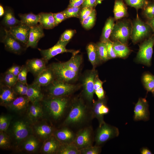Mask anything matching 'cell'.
<instances>
[{"instance_id":"obj_1","label":"cell","mask_w":154,"mask_h":154,"mask_svg":"<svg viewBox=\"0 0 154 154\" xmlns=\"http://www.w3.org/2000/svg\"><path fill=\"white\" fill-rule=\"evenodd\" d=\"M48 115L53 119H60L71 103L68 96H47L41 101Z\"/></svg>"},{"instance_id":"obj_2","label":"cell","mask_w":154,"mask_h":154,"mask_svg":"<svg viewBox=\"0 0 154 154\" xmlns=\"http://www.w3.org/2000/svg\"><path fill=\"white\" fill-rule=\"evenodd\" d=\"M70 107L64 124L67 126L76 125L84 123L88 116V109L82 99L78 98L74 99Z\"/></svg>"},{"instance_id":"obj_3","label":"cell","mask_w":154,"mask_h":154,"mask_svg":"<svg viewBox=\"0 0 154 154\" xmlns=\"http://www.w3.org/2000/svg\"><path fill=\"white\" fill-rule=\"evenodd\" d=\"M48 96H68L79 88V86L55 80L45 87Z\"/></svg>"},{"instance_id":"obj_4","label":"cell","mask_w":154,"mask_h":154,"mask_svg":"<svg viewBox=\"0 0 154 154\" xmlns=\"http://www.w3.org/2000/svg\"><path fill=\"white\" fill-rule=\"evenodd\" d=\"M0 41L3 44L7 50L15 54H20L27 48L17 40L8 29L2 27L0 29Z\"/></svg>"},{"instance_id":"obj_5","label":"cell","mask_w":154,"mask_h":154,"mask_svg":"<svg viewBox=\"0 0 154 154\" xmlns=\"http://www.w3.org/2000/svg\"><path fill=\"white\" fill-rule=\"evenodd\" d=\"M47 66L52 71L56 80L70 83L77 78L78 73L66 66L63 62H54Z\"/></svg>"},{"instance_id":"obj_6","label":"cell","mask_w":154,"mask_h":154,"mask_svg":"<svg viewBox=\"0 0 154 154\" xmlns=\"http://www.w3.org/2000/svg\"><path fill=\"white\" fill-rule=\"evenodd\" d=\"M132 26L129 22L120 21L115 24L110 37L114 41L126 44L130 37Z\"/></svg>"},{"instance_id":"obj_7","label":"cell","mask_w":154,"mask_h":154,"mask_svg":"<svg viewBox=\"0 0 154 154\" xmlns=\"http://www.w3.org/2000/svg\"><path fill=\"white\" fill-rule=\"evenodd\" d=\"M118 129L105 122L98 128L94 137L96 145H99L109 139L117 137L119 134Z\"/></svg>"},{"instance_id":"obj_8","label":"cell","mask_w":154,"mask_h":154,"mask_svg":"<svg viewBox=\"0 0 154 154\" xmlns=\"http://www.w3.org/2000/svg\"><path fill=\"white\" fill-rule=\"evenodd\" d=\"M154 44V35H153L140 46L137 56L138 61L148 66L151 65Z\"/></svg>"},{"instance_id":"obj_9","label":"cell","mask_w":154,"mask_h":154,"mask_svg":"<svg viewBox=\"0 0 154 154\" xmlns=\"http://www.w3.org/2000/svg\"><path fill=\"white\" fill-rule=\"evenodd\" d=\"M69 41L62 42L59 40L53 46L48 49H41L38 48L42 58L47 62L52 58L57 55L65 52H70L72 54H78V50L68 49L66 46Z\"/></svg>"},{"instance_id":"obj_10","label":"cell","mask_w":154,"mask_h":154,"mask_svg":"<svg viewBox=\"0 0 154 154\" xmlns=\"http://www.w3.org/2000/svg\"><path fill=\"white\" fill-rule=\"evenodd\" d=\"M97 74L95 69H92L86 72L82 78L83 95L86 100L90 104L93 101L94 93V81Z\"/></svg>"},{"instance_id":"obj_11","label":"cell","mask_w":154,"mask_h":154,"mask_svg":"<svg viewBox=\"0 0 154 154\" xmlns=\"http://www.w3.org/2000/svg\"><path fill=\"white\" fill-rule=\"evenodd\" d=\"M94 139L92 128L87 127L77 132L72 143L80 150L92 146Z\"/></svg>"},{"instance_id":"obj_12","label":"cell","mask_w":154,"mask_h":154,"mask_svg":"<svg viewBox=\"0 0 154 154\" xmlns=\"http://www.w3.org/2000/svg\"><path fill=\"white\" fill-rule=\"evenodd\" d=\"M150 27L146 24L137 16L132 25L131 38L136 43L147 36L150 31Z\"/></svg>"},{"instance_id":"obj_13","label":"cell","mask_w":154,"mask_h":154,"mask_svg":"<svg viewBox=\"0 0 154 154\" xmlns=\"http://www.w3.org/2000/svg\"><path fill=\"white\" fill-rule=\"evenodd\" d=\"M109 112V109L106 105L105 98L98 99L93 103L91 110L92 116L97 119L99 126H100L105 122L104 120V115L108 114Z\"/></svg>"},{"instance_id":"obj_14","label":"cell","mask_w":154,"mask_h":154,"mask_svg":"<svg viewBox=\"0 0 154 154\" xmlns=\"http://www.w3.org/2000/svg\"><path fill=\"white\" fill-rule=\"evenodd\" d=\"M30 27L21 23L8 30L14 37L27 48Z\"/></svg>"},{"instance_id":"obj_15","label":"cell","mask_w":154,"mask_h":154,"mask_svg":"<svg viewBox=\"0 0 154 154\" xmlns=\"http://www.w3.org/2000/svg\"><path fill=\"white\" fill-rule=\"evenodd\" d=\"M12 131L15 140L20 142L23 141L30 136L31 129L26 122L20 120L14 123Z\"/></svg>"},{"instance_id":"obj_16","label":"cell","mask_w":154,"mask_h":154,"mask_svg":"<svg viewBox=\"0 0 154 154\" xmlns=\"http://www.w3.org/2000/svg\"><path fill=\"white\" fill-rule=\"evenodd\" d=\"M149 116L148 105L146 100L145 98H139L134 108V119L147 120Z\"/></svg>"},{"instance_id":"obj_17","label":"cell","mask_w":154,"mask_h":154,"mask_svg":"<svg viewBox=\"0 0 154 154\" xmlns=\"http://www.w3.org/2000/svg\"><path fill=\"white\" fill-rule=\"evenodd\" d=\"M47 63L42 58H34L27 60L25 65L29 72L31 73L35 77L47 68Z\"/></svg>"},{"instance_id":"obj_18","label":"cell","mask_w":154,"mask_h":154,"mask_svg":"<svg viewBox=\"0 0 154 154\" xmlns=\"http://www.w3.org/2000/svg\"><path fill=\"white\" fill-rule=\"evenodd\" d=\"M30 27L29 38L27 48L30 47L35 48L37 46L39 40L44 36V29L39 24Z\"/></svg>"},{"instance_id":"obj_19","label":"cell","mask_w":154,"mask_h":154,"mask_svg":"<svg viewBox=\"0 0 154 154\" xmlns=\"http://www.w3.org/2000/svg\"><path fill=\"white\" fill-rule=\"evenodd\" d=\"M55 80V76L52 71L47 66L45 69L35 77L33 82L41 87H45Z\"/></svg>"},{"instance_id":"obj_20","label":"cell","mask_w":154,"mask_h":154,"mask_svg":"<svg viewBox=\"0 0 154 154\" xmlns=\"http://www.w3.org/2000/svg\"><path fill=\"white\" fill-rule=\"evenodd\" d=\"M41 87L33 82L28 84L26 96L31 103L41 102L44 97Z\"/></svg>"},{"instance_id":"obj_21","label":"cell","mask_w":154,"mask_h":154,"mask_svg":"<svg viewBox=\"0 0 154 154\" xmlns=\"http://www.w3.org/2000/svg\"><path fill=\"white\" fill-rule=\"evenodd\" d=\"M41 103L40 102L31 103L28 106L27 116L31 122H35L42 117L43 113Z\"/></svg>"},{"instance_id":"obj_22","label":"cell","mask_w":154,"mask_h":154,"mask_svg":"<svg viewBox=\"0 0 154 154\" xmlns=\"http://www.w3.org/2000/svg\"><path fill=\"white\" fill-rule=\"evenodd\" d=\"M1 105L7 106L17 97L12 88L0 85Z\"/></svg>"},{"instance_id":"obj_23","label":"cell","mask_w":154,"mask_h":154,"mask_svg":"<svg viewBox=\"0 0 154 154\" xmlns=\"http://www.w3.org/2000/svg\"><path fill=\"white\" fill-rule=\"evenodd\" d=\"M21 23V20L16 18L12 10L8 7L5 9L3 18L1 21L3 27L8 30Z\"/></svg>"},{"instance_id":"obj_24","label":"cell","mask_w":154,"mask_h":154,"mask_svg":"<svg viewBox=\"0 0 154 154\" xmlns=\"http://www.w3.org/2000/svg\"><path fill=\"white\" fill-rule=\"evenodd\" d=\"M54 136L61 144L72 143L76 134L70 129L65 127L56 131Z\"/></svg>"},{"instance_id":"obj_25","label":"cell","mask_w":154,"mask_h":154,"mask_svg":"<svg viewBox=\"0 0 154 154\" xmlns=\"http://www.w3.org/2000/svg\"><path fill=\"white\" fill-rule=\"evenodd\" d=\"M30 102L26 96H19L17 97L7 106L9 109L15 112H22L28 107Z\"/></svg>"},{"instance_id":"obj_26","label":"cell","mask_w":154,"mask_h":154,"mask_svg":"<svg viewBox=\"0 0 154 154\" xmlns=\"http://www.w3.org/2000/svg\"><path fill=\"white\" fill-rule=\"evenodd\" d=\"M61 144L54 135H52L46 140L42 147V152L46 154L57 153Z\"/></svg>"},{"instance_id":"obj_27","label":"cell","mask_w":154,"mask_h":154,"mask_svg":"<svg viewBox=\"0 0 154 154\" xmlns=\"http://www.w3.org/2000/svg\"><path fill=\"white\" fill-rule=\"evenodd\" d=\"M38 15L39 23L44 29H50L55 27L53 13L41 12Z\"/></svg>"},{"instance_id":"obj_28","label":"cell","mask_w":154,"mask_h":154,"mask_svg":"<svg viewBox=\"0 0 154 154\" xmlns=\"http://www.w3.org/2000/svg\"><path fill=\"white\" fill-rule=\"evenodd\" d=\"M113 11L114 18L116 20L119 19L127 15V8L123 0H115Z\"/></svg>"},{"instance_id":"obj_29","label":"cell","mask_w":154,"mask_h":154,"mask_svg":"<svg viewBox=\"0 0 154 154\" xmlns=\"http://www.w3.org/2000/svg\"><path fill=\"white\" fill-rule=\"evenodd\" d=\"M22 24H24L30 27L38 25L39 21V15L32 13L19 15Z\"/></svg>"},{"instance_id":"obj_30","label":"cell","mask_w":154,"mask_h":154,"mask_svg":"<svg viewBox=\"0 0 154 154\" xmlns=\"http://www.w3.org/2000/svg\"><path fill=\"white\" fill-rule=\"evenodd\" d=\"M82 61V58L81 55L77 54H72L69 60L63 63L66 66L78 73Z\"/></svg>"},{"instance_id":"obj_31","label":"cell","mask_w":154,"mask_h":154,"mask_svg":"<svg viewBox=\"0 0 154 154\" xmlns=\"http://www.w3.org/2000/svg\"><path fill=\"white\" fill-rule=\"evenodd\" d=\"M35 132L37 135L42 139H47L52 136L53 132L51 127L46 124H41L35 127Z\"/></svg>"},{"instance_id":"obj_32","label":"cell","mask_w":154,"mask_h":154,"mask_svg":"<svg viewBox=\"0 0 154 154\" xmlns=\"http://www.w3.org/2000/svg\"><path fill=\"white\" fill-rule=\"evenodd\" d=\"M114 18L110 17L106 20L103 28L101 37V42L106 43L109 38L113 30L115 23Z\"/></svg>"},{"instance_id":"obj_33","label":"cell","mask_w":154,"mask_h":154,"mask_svg":"<svg viewBox=\"0 0 154 154\" xmlns=\"http://www.w3.org/2000/svg\"><path fill=\"white\" fill-rule=\"evenodd\" d=\"M88 58L92 64L93 69H95L100 61L97 54L96 45L93 43L88 44L86 48Z\"/></svg>"},{"instance_id":"obj_34","label":"cell","mask_w":154,"mask_h":154,"mask_svg":"<svg viewBox=\"0 0 154 154\" xmlns=\"http://www.w3.org/2000/svg\"><path fill=\"white\" fill-rule=\"evenodd\" d=\"M23 141V148L27 151H35L38 147L39 144L38 141L35 137L33 136H29Z\"/></svg>"},{"instance_id":"obj_35","label":"cell","mask_w":154,"mask_h":154,"mask_svg":"<svg viewBox=\"0 0 154 154\" xmlns=\"http://www.w3.org/2000/svg\"><path fill=\"white\" fill-rule=\"evenodd\" d=\"M17 81V76L5 72L1 75L0 85L12 88Z\"/></svg>"},{"instance_id":"obj_36","label":"cell","mask_w":154,"mask_h":154,"mask_svg":"<svg viewBox=\"0 0 154 154\" xmlns=\"http://www.w3.org/2000/svg\"><path fill=\"white\" fill-rule=\"evenodd\" d=\"M113 48L117 56L121 58L127 56L130 52L126 44L117 41L113 42Z\"/></svg>"},{"instance_id":"obj_37","label":"cell","mask_w":154,"mask_h":154,"mask_svg":"<svg viewBox=\"0 0 154 154\" xmlns=\"http://www.w3.org/2000/svg\"><path fill=\"white\" fill-rule=\"evenodd\" d=\"M57 153L60 154H80V152L73 143L61 144Z\"/></svg>"},{"instance_id":"obj_38","label":"cell","mask_w":154,"mask_h":154,"mask_svg":"<svg viewBox=\"0 0 154 154\" xmlns=\"http://www.w3.org/2000/svg\"><path fill=\"white\" fill-rule=\"evenodd\" d=\"M97 52L100 61H106L109 59L105 43L101 42L96 45Z\"/></svg>"},{"instance_id":"obj_39","label":"cell","mask_w":154,"mask_h":154,"mask_svg":"<svg viewBox=\"0 0 154 154\" xmlns=\"http://www.w3.org/2000/svg\"><path fill=\"white\" fill-rule=\"evenodd\" d=\"M143 80L146 90L152 92L154 89V76L149 73L145 74L143 76Z\"/></svg>"},{"instance_id":"obj_40","label":"cell","mask_w":154,"mask_h":154,"mask_svg":"<svg viewBox=\"0 0 154 154\" xmlns=\"http://www.w3.org/2000/svg\"><path fill=\"white\" fill-rule=\"evenodd\" d=\"M96 12L95 9L88 17L81 22L82 26L86 29H91L94 25L96 20Z\"/></svg>"},{"instance_id":"obj_41","label":"cell","mask_w":154,"mask_h":154,"mask_svg":"<svg viewBox=\"0 0 154 154\" xmlns=\"http://www.w3.org/2000/svg\"><path fill=\"white\" fill-rule=\"evenodd\" d=\"M128 5L135 8L137 10L143 9L148 4L147 0H124Z\"/></svg>"},{"instance_id":"obj_42","label":"cell","mask_w":154,"mask_h":154,"mask_svg":"<svg viewBox=\"0 0 154 154\" xmlns=\"http://www.w3.org/2000/svg\"><path fill=\"white\" fill-rule=\"evenodd\" d=\"M28 87V84H25L17 81L12 88L17 95L26 96Z\"/></svg>"},{"instance_id":"obj_43","label":"cell","mask_w":154,"mask_h":154,"mask_svg":"<svg viewBox=\"0 0 154 154\" xmlns=\"http://www.w3.org/2000/svg\"><path fill=\"white\" fill-rule=\"evenodd\" d=\"M67 19L71 17H79L80 12V7H68L62 11Z\"/></svg>"},{"instance_id":"obj_44","label":"cell","mask_w":154,"mask_h":154,"mask_svg":"<svg viewBox=\"0 0 154 154\" xmlns=\"http://www.w3.org/2000/svg\"><path fill=\"white\" fill-rule=\"evenodd\" d=\"M143 9V13L145 17L149 19L154 17V1H149L148 4Z\"/></svg>"},{"instance_id":"obj_45","label":"cell","mask_w":154,"mask_h":154,"mask_svg":"<svg viewBox=\"0 0 154 154\" xmlns=\"http://www.w3.org/2000/svg\"><path fill=\"white\" fill-rule=\"evenodd\" d=\"M101 150V147L99 145L91 146L80 150V154H98Z\"/></svg>"},{"instance_id":"obj_46","label":"cell","mask_w":154,"mask_h":154,"mask_svg":"<svg viewBox=\"0 0 154 154\" xmlns=\"http://www.w3.org/2000/svg\"><path fill=\"white\" fill-rule=\"evenodd\" d=\"M9 137L3 131H0V147L1 148L6 149L9 146Z\"/></svg>"},{"instance_id":"obj_47","label":"cell","mask_w":154,"mask_h":154,"mask_svg":"<svg viewBox=\"0 0 154 154\" xmlns=\"http://www.w3.org/2000/svg\"><path fill=\"white\" fill-rule=\"evenodd\" d=\"M28 72V70L26 65L25 64L22 65V69L17 76L18 81L25 84H27V76Z\"/></svg>"},{"instance_id":"obj_48","label":"cell","mask_w":154,"mask_h":154,"mask_svg":"<svg viewBox=\"0 0 154 154\" xmlns=\"http://www.w3.org/2000/svg\"><path fill=\"white\" fill-rule=\"evenodd\" d=\"M10 119L8 116H1L0 117V131L5 132L8 129L10 124Z\"/></svg>"},{"instance_id":"obj_49","label":"cell","mask_w":154,"mask_h":154,"mask_svg":"<svg viewBox=\"0 0 154 154\" xmlns=\"http://www.w3.org/2000/svg\"><path fill=\"white\" fill-rule=\"evenodd\" d=\"M93 8L84 7L80 11L79 17L81 22L89 16L94 10Z\"/></svg>"},{"instance_id":"obj_50","label":"cell","mask_w":154,"mask_h":154,"mask_svg":"<svg viewBox=\"0 0 154 154\" xmlns=\"http://www.w3.org/2000/svg\"><path fill=\"white\" fill-rule=\"evenodd\" d=\"M75 33V30H66L61 35L59 40L62 42L69 41Z\"/></svg>"},{"instance_id":"obj_51","label":"cell","mask_w":154,"mask_h":154,"mask_svg":"<svg viewBox=\"0 0 154 154\" xmlns=\"http://www.w3.org/2000/svg\"><path fill=\"white\" fill-rule=\"evenodd\" d=\"M105 43L106 46L109 59L115 58L117 57L113 48V42L109 40Z\"/></svg>"},{"instance_id":"obj_52","label":"cell","mask_w":154,"mask_h":154,"mask_svg":"<svg viewBox=\"0 0 154 154\" xmlns=\"http://www.w3.org/2000/svg\"><path fill=\"white\" fill-rule=\"evenodd\" d=\"M53 14L54 19L55 26L67 19L62 12L53 13Z\"/></svg>"},{"instance_id":"obj_53","label":"cell","mask_w":154,"mask_h":154,"mask_svg":"<svg viewBox=\"0 0 154 154\" xmlns=\"http://www.w3.org/2000/svg\"><path fill=\"white\" fill-rule=\"evenodd\" d=\"M22 66L14 64L8 69L5 72L11 73L17 76L22 69Z\"/></svg>"},{"instance_id":"obj_54","label":"cell","mask_w":154,"mask_h":154,"mask_svg":"<svg viewBox=\"0 0 154 154\" xmlns=\"http://www.w3.org/2000/svg\"><path fill=\"white\" fill-rule=\"evenodd\" d=\"M97 5L96 0H84L82 7L93 8Z\"/></svg>"},{"instance_id":"obj_55","label":"cell","mask_w":154,"mask_h":154,"mask_svg":"<svg viewBox=\"0 0 154 154\" xmlns=\"http://www.w3.org/2000/svg\"><path fill=\"white\" fill-rule=\"evenodd\" d=\"M103 82L99 78L98 75L96 76L94 81V91L102 87Z\"/></svg>"},{"instance_id":"obj_56","label":"cell","mask_w":154,"mask_h":154,"mask_svg":"<svg viewBox=\"0 0 154 154\" xmlns=\"http://www.w3.org/2000/svg\"><path fill=\"white\" fill-rule=\"evenodd\" d=\"M99 99H102L105 98V93L102 87L94 91Z\"/></svg>"},{"instance_id":"obj_57","label":"cell","mask_w":154,"mask_h":154,"mask_svg":"<svg viewBox=\"0 0 154 154\" xmlns=\"http://www.w3.org/2000/svg\"><path fill=\"white\" fill-rule=\"evenodd\" d=\"M84 1V0H74L70 2L68 7H80L81 5H82Z\"/></svg>"},{"instance_id":"obj_58","label":"cell","mask_w":154,"mask_h":154,"mask_svg":"<svg viewBox=\"0 0 154 154\" xmlns=\"http://www.w3.org/2000/svg\"><path fill=\"white\" fill-rule=\"evenodd\" d=\"M147 24L149 25L151 28L154 31V17L151 19H149Z\"/></svg>"},{"instance_id":"obj_59","label":"cell","mask_w":154,"mask_h":154,"mask_svg":"<svg viewBox=\"0 0 154 154\" xmlns=\"http://www.w3.org/2000/svg\"><path fill=\"white\" fill-rule=\"evenodd\" d=\"M141 153L142 154H151L152 153L150 150L146 148L142 149Z\"/></svg>"},{"instance_id":"obj_60","label":"cell","mask_w":154,"mask_h":154,"mask_svg":"<svg viewBox=\"0 0 154 154\" xmlns=\"http://www.w3.org/2000/svg\"><path fill=\"white\" fill-rule=\"evenodd\" d=\"M5 13V10L3 6L0 5V16L2 17L3 15Z\"/></svg>"},{"instance_id":"obj_61","label":"cell","mask_w":154,"mask_h":154,"mask_svg":"<svg viewBox=\"0 0 154 154\" xmlns=\"http://www.w3.org/2000/svg\"><path fill=\"white\" fill-rule=\"evenodd\" d=\"M103 0H96L97 4L100 3Z\"/></svg>"},{"instance_id":"obj_62","label":"cell","mask_w":154,"mask_h":154,"mask_svg":"<svg viewBox=\"0 0 154 154\" xmlns=\"http://www.w3.org/2000/svg\"><path fill=\"white\" fill-rule=\"evenodd\" d=\"M152 93L154 95V90H153V92H152Z\"/></svg>"},{"instance_id":"obj_63","label":"cell","mask_w":154,"mask_h":154,"mask_svg":"<svg viewBox=\"0 0 154 154\" xmlns=\"http://www.w3.org/2000/svg\"><path fill=\"white\" fill-rule=\"evenodd\" d=\"M74 0H70V2L72 1H74Z\"/></svg>"},{"instance_id":"obj_64","label":"cell","mask_w":154,"mask_h":154,"mask_svg":"<svg viewBox=\"0 0 154 154\" xmlns=\"http://www.w3.org/2000/svg\"><path fill=\"white\" fill-rule=\"evenodd\" d=\"M154 1V0H153Z\"/></svg>"}]
</instances>
